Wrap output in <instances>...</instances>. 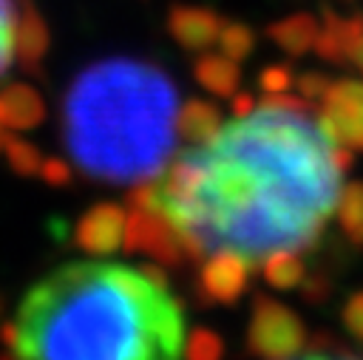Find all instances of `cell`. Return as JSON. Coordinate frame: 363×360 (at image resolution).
<instances>
[{"label": "cell", "mask_w": 363, "mask_h": 360, "mask_svg": "<svg viewBox=\"0 0 363 360\" xmlns=\"http://www.w3.org/2000/svg\"><path fill=\"white\" fill-rule=\"evenodd\" d=\"M193 79L210 91L213 96H233L241 85V68L235 60H230L227 54H210V51H201L193 62Z\"/></svg>", "instance_id": "14"}, {"label": "cell", "mask_w": 363, "mask_h": 360, "mask_svg": "<svg viewBox=\"0 0 363 360\" xmlns=\"http://www.w3.org/2000/svg\"><path fill=\"white\" fill-rule=\"evenodd\" d=\"M128 218H125V238H122V249L128 252H139L153 258L162 269H176L182 264H187V249L182 244V238L176 235V230L170 227V221L162 215V210H156L145 193L136 187L128 198Z\"/></svg>", "instance_id": "4"}, {"label": "cell", "mask_w": 363, "mask_h": 360, "mask_svg": "<svg viewBox=\"0 0 363 360\" xmlns=\"http://www.w3.org/2000/svg\"><path fill=\"white\" fill-rule=\"evenodd\" d=\"M224 125V116L221 111L213 105V102H204V99H184L179 105V113H176V130L179 136L187 142V145H204L210 142Z\"/></svg>", "instance_id": "15"}, {"label": "cell", "mask_w": 363, "mask_h": 360, "mask_svg": "<svg viewBox=\"0 0 363 360\" xmlns=\"http://www.w3.org/2000/svg\"><path fill=\"white\" fill-rule=\"evenodd\" d=\"M298 289H301V295H303L309 303H320V300L329 298V281H326L323 275H306Z\"/></svg>", "instance_id": "27"}, {"label": "cell", "mask_w": 363, "mask_h": 360, "mask_svg": "<svg viewBox=\"0 0 363 360\" xmlns=\"http://www.w3.org/2000/svg\"><path fill=\"white\" fill-rule=\"evenodd\" d=\"M230 99H233V113H235V116H247V113L255 108V99H252L250 94H233Z\"/></svg>", "instance_id": "28"}, {"label": "cell", "mask_w": 363, "mask_h": 360, "mask_svg": "<svg viewBox=\"0 0 363 360\" xmlns=\"http://www.w3.org/2000/svg\"><path fill=\"white\" fill-rule=\"evenodd\" d=\"M292 82H295V71L286 62H272V65L261 68V74H258V85L264 94H286L292 88Z\"/></svg>", "instance_id": "23"}, {"label": "cell", "mask_w": 363, "mask_h": 360, "mask_svg": "<svg viewBox=\"0 0 363 360\" xmlns=\"http://www.w3.org/2000/svg\"><path fill=\"white\" fill-rule=\"evenodd\" d=\"M184 360H221L224 343L213 329H193L184 337Z\"/></svg>", "instance_id": "21"}, {"label": "cell", "mask_w": 363, "mask_h": 360, "mask_svg": "<svg viewBox=\"0 0 363 360\" xmlns=\"http://www.w3.org/2000/svg\"><path fill=\"white\" fill-rule=\"evenodd\" d=\"M40 179H43L45 184H51V187H65V184H71V179H74V170H71V164H68L65 159L48 156V159H43Z\"/></svg>", "instance_id": "25"}, {"label": "cell", "mask_w": 363, "mask_h": 360, "mask_svg": "<svg viewBox=\"0 0 363 360\" xmlns=\"http://www.w3.org/2000/svg\"><path fill=\"white\" fill-rule=\"evenodd\" d=\"M252 264L230 249H216L201 258L196 272V295L201 303H235L250 286Z\"/></svg>", "instance_id": "7"}, {"label": "cell", "mask_w": 363, "mask_h": 360, "mask_svg": "<svg viewBox=\"0 0 363 360\" xmlns=\"http://www.w3.org/2000/svg\"><path fill=\"white\" fill-rule=\"evenodd\" d=\"M176 113V85L159 65L105 57L77 71L62 94V145L88 179L142 184L173 156Z\"/></svg>", "instance_id": "3"}, {"label": "cell", "mask_w": 363, "mask_h": 360, "mask_svg": "<svg viewBox=\"0 0 363 360\" xmlns=\"http://www.w3.org/2000/svg\"><path fill=\"white\" fill-rule=\"evenodd\" d=\"M335 215H337V224L346 241L354 247H363V179L340 184Z\"/></svg>", "instance_id": "16"}, {"label": "cell", "mask_w": 363, "mask_h": 360, "mask_svg": "<svg viewBox=\"0 0 363 360\" xmlns=\"http://www.w3.org/2000/svg\"><path fill=\"white\" fill-rule=\"evenodd\" d=\"M0 150H3L6 162H9V167H11L17 176H23V179H28V176H40L43 153H40L37 145L26 142L23 136H9V133H6Z\"/></svg>", "instance_id": "18"}, {"label": "cell", "mask_w": 363, "mask_h": 360, "mask_svg": "<svg viewBox=\"0 0 363 360\" xmlns=\"http://www.w3.org/2000/svg\"><path fill=\"white\" fill-rule=\"evenodd\" d=\"M6 125H3V119H0V147H3V139H6V130H3Z\"/></svg>", "instance_id": "31"}, {"label": "cell", "mask_w": 363, "mask_h": 360, "mask_svg": "<svg viewBox=\"0 0 363 360\" xmlns=\"http://www.w3.org/2000/svg\"><path fill=\"white\" fill-rule=\"evenodd\" d=\"M289 360H360V357L343 343H337L335 337H329L326 332H320L318 337L306 340V346Z\"/></svg>", "instance_id": "20"}, {"label": "cell", "mask_w": 363, "mask_h": 360, "mask_svg": "<svg viewBox=\"0 0 363 360\" xmlns=\"http://www.w3.org/2000/svg\"><path fill=\"white\" fill-rule=\"evenodd\" d=\"M360 28H363V14L340 17L337 11L323 6V23L318 28L312 51L329 65H346L349 54H352V45H354V37H357Z\"/></svg>", "instance_id": "11"}, {"label": "cell", "mask_w": 363, "mask_h": 360, "mask_svg": "<svg viewBox=\"0 0 363 360\" xmlns=\"http://www.w3.org/2000/svg\"><path fill=\"white\" fill-rule=\"evenodd\" d=\"M0 309H3V303H0Z\"/></svg>", "instance_id": "32"}, {"label": "cell", "mask_w": 363, "mask_h": 360, "mask_svg": "<svg viewBox=\"0 0 363 360\" xmlns=\"http://www.w3.org/2000/svg\"><path fill=\"white\" fill-rule=\"evenodd\" d=\"M216 43H218L221 54H227L230 60L241 62L255 51V31L241 20H224Z\"/></svg>", "instance_id": "19"}, {"label": "cell", "mask_w": 363, "mask_h": 360, "mask_svg": "<svg viewBox=\"0 0 363 360\" xmlns=\"http://www.w3.org/2000/svg\"><path fill=\"white\" fill-rule=\"evenodd\" d=\"M221 14L207 9V6H196V3H173L167 9V34L190 54H201L207 51L221 31Z\"/></svg>", "instance_id": "9"}, {"label": "cell", "mask_w": 363, "mask_h": 360, "mask_svg": "<svg viewBox=\"0 0 363 360\" xmlns=\"http://www.w3.org/2000/svg\"><path fill=\"white\" fill-rule=\"evenodd\" d=\"M343 326L363 340V292H354L343 306Z\"/></svg>", "instance_id": "26"}, {"label": "cell", "mask_w": 363, "mask_h": 360, "mask_svg": "<svg viewBox=\"0 0 363 360\" xmlns=\"http://www.w3.org/2000/svg\"><path fill=\"white\" fill-rule=\"evenodd\" d=\"M261 272L275 289H298L306 278V264L298 249H278L261 261Z\"/></svg>", "instance_id": "17"}, {"label": "cell", "mask_w": 363, "mask_h": 360, "mask_svg": "<svg viewBox=\"0 0 363 360\" xmlns=\"http://www.w3.org/2000/svg\"><path fill=\"white\" fill-rule=\"evenodd\" d=\"M315 119L332 142L363 153V79H332Z\"/></svg>", "instance_id": "6"}, {"label": "cell", "mask_w": 363, "mask_h": 360, "mask_svg": "<svg viewBox=\"0 0 363 360\" xmlns=\"http://www.w3.org/2000/svg\"><path fill=\"white\" fill-rule=\"evenodd\" d=\"M128 210L113 201H99L85 210L74 227V241L91 255H111L122 247Z\"/></svg>", "instance_id": "8"}, {"label": "cell", "mask_w": 363, "mask_h": 360, "mask_svg": "<svg viewBox=\"0 0 363 360\" xmlns=\"http://www.w3.org/2000/svg\"><path fill=\"white\" fill-rule=\"evenodd\" d=\"M14 17H17V3L0 0V77L6 74L14 57Z\"/></svg>", "instance_id": "22"}, {"label": "cell", "mask_w": 363, "mask_h": 360, "mask_svg": "<svg viewBox=\"0 0 363 360\" xmlns=\"http://www.w3.org/2000/svg\"><path fill=\"white\" fill-rule=\"evenodd\" d=\"M349 62L363 74V28L357 31V37H354V45H352V54H349Z\"/></svg>", "instance_id": "29"}, {"label": "cell", "mask_w": 363, "mask_h": 360, "mask_svg": "<svg viewBox=\"0 0 363 360\" xmlns=\"http://www.w3.org/2000/svg\"><path fill=\"white\" fill-rule=\"evenodd\" d=\"M17 360H182L184 312L159 264H65L14 320Z\"/></svg>", "instance_id": "2"}, {"label": "cell", "mask_w": 363, "mask_h": 360, "mask_svg": "<svg viewBox=\"0 0 363 360\" xmlns=\"http://www.w3.org/2000/svg\"><path fill=\"white\" fill-rule=\"evenodd\" d=\"M303 320L281 300L255 295L252 315L247 323V349L261 360H289L306 346Z\"/></svg>", "instance_id": "5"}, {"label": "cell", "mask_w": 363, "mask_h": 360, "mask_svg": "<svg viewBox=\"0 0 363 360\" xmlns=\"http://www.w3.org/2000/svg\"><path fill=\"white\" fill-rule=\"evenodd\" d=\"M0 360H17V357H14V351L9 349V351H3V354H0Z\"/></svg>", "instance_id": "30"}, {"label": "cell", "mask_w": 363, "mask_h": 360, "mask_svg": "<svg viewBox=\"0 0 363 360\" xmlns=\"http://www.w3.org/2000/svg\"><path fill=\"white\" fill-rule=\"evenodd\" d=\"M48 48H51V31H48L45 17L37 11V6L31 0H17V17H14L17 65L28 74H40Z\"/></svg>", "instance_id": "10"}, {"label": "cell", "mask_w": 363, "mask_h": 360, "mask_svg": "<svg viewBox=\"0 0 363 360\" xmlns=\"http://www.w3.org/2000/svg\"><path fill=\"white\" fill-rule=\"evenodd\" d=\"M0 119L9 130H31L45 119V102L28 82H9L0 88Z\"/></svg>", "instance_id": "12"}, {"label": "cell", "mask_w": 363, "mask_h": 360, "mask_svg": "<svg viewBox=\"0 0 363 360\" xmlns=\"http://www.w3.org/2000/svg\"><path fill=\"white\" fill-rule=\"evenodd\" d=\"M318 17L309 14V11H295V14H286L281 20H272L267 26V37L289 57H303L306 51H312L315 45V37H318Z\"/></svg>", "instance_id": "13"}, {"label": "cell", "mask_w": 363, "mask_h": 360, "mask_svg": "<svg viewBox=\"0 0 363 360\" xmlns=\"http://www.w3.org/2000/svg\"><path fill=\"white\" fill-rule=\"evenodd\" d=\"M349 164V147L312 122L309 99L264 94L247 116L136 187L170 221L190 261L230 249L261 264L318 241Z\"/></svg>", "instance_id": "1"}, {"label": "cell", "mask_w": 363, "mask_h": 360, "mask_svg": "<svg viewBox=\"0 0 363 360\" xmlns=\"http://www.w3.org/2000/svg\"><path fill=\"white\" fill-rule=\"evenodd\" d=\"M295 91L303 96V99H309V102H318L323 94H326V88L332 85V79L323 74V71H301V74H295Z\"/></svg>", "instance_id": "24"}]
</instances>
